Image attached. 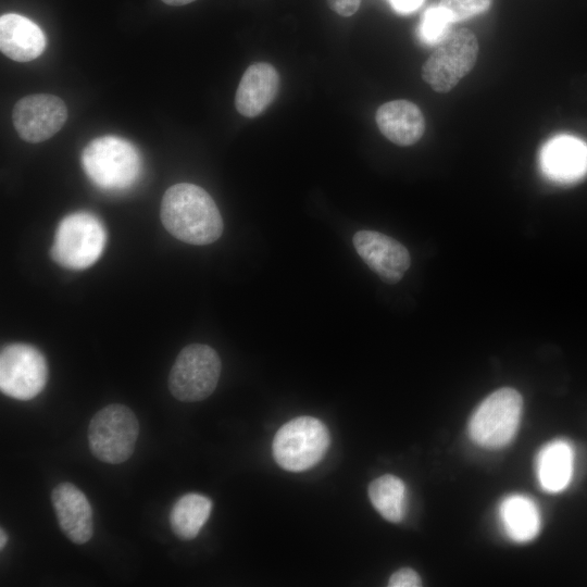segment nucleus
<instances>
[{"mask_svg": "<svg viewBox=\"0 0 587 587\" xmlns=\"http://www.w3.org/2000/svg\"><path fill=\"white\" fill-rule=\"evenodd\" d=\"M353 246L367 264L385 283L396 284L410 267L408 249L396 239L374 230H359Z\"/></svg>", "mask_w": 587, "mask_h": 587, "instance_id": "11", "label": "nucleus"}, {"mask_svg": "<svg viewBox=\"0 0 587 587\" xmlns=\"http://www.w3.org/2000/svg\"><path fill=\"white\" fill-rule=\"evenodd\" d=\"M82 166L99 188L121 190L132 186L138 178L141 159L137 149L124 138L102 136L84 148Z\"/></svg>", "mask_w": 587, "mask_h": 587, "instance_id": "2", "label": "nucleus"}, {"mask_svg": "<svg viewBox=\"0 0 587 587\" xmlns=\"http://www.w3.org/2000/svg\"><path fill=\"white\" fill-rule=\"evenodd\" d=\"M382 134L398 146H411L425 130V120L420 108L409 100H392L382 104L375 114Z\"/></svg>", "mask_w": 587, "mask_h": 587, "instance_id": "16", "label": "nucleus"}, {"mask_svg": "<svg viewBox=\"0 0 587 587\" xmlns=\"http://www.w3.org/2000/svg\"><path fill=\"white\" fill-rule=\"evenodd\" d=\"M327 3L334 12L348 17L358 11L361 0H327Z\"/></svg>", "mask_w": 587, "mask_h": 587, "instance_id": "24", "label": "nucleus"}, {"mask_svg": "<svg viewBox=\"0 0 587 587\" xmlns=\"http://www.w3.org/2000/svg\"><path fill=\"white\" fill-rule=\"evenodd\" d=\"M138 435L139 423L135 413L124 404L112 403L91 417L88 444L99 461L120 464L132 457Z\"/></svg>", "mask_w": 587, "mask_h": 587, "instance_id": "6", "label": "nucleus"}, {"mask_svg": "<svg viewBox=\"0 0 587 587\" xmlns=\"http://www.w3.org/2000/svg\"><path fill=\"white\" fill-rule=\"evenodd\" d=\"M476 36L466 28L450 33L422 66V77L437 92H448L474 67Z\"/></svg>", "mask_w": 587, "mask_h": 587, "instance_id": "8", "label": "nucleus"}, {"mask_svg": "<svg viewBox=\"0 0 587 587\" xmlns=\"http://www.w3.org/2000/svg\"><path fill=\"white\" fill-rule=\"evenodd\" d=\"M369 498L385 520L398 523L404 517L407 488L399 477L386 474L374 479L369 486Z\"/></svg>", "mask_w": 587, "mask_h": 587, "instance_id": "20", "label": "nucleus"}, {"mask_svg": "<svg viewBox=\"0 0 587 587\" xmlns=\"http://www.w3.org/2000/svg\"><path fill=\"white\" fill-rule=\"evenodd\" d=\"M390 7L400 14H409L421 7L424 0H387Z\"/></svg>", "mask_w": 587, "mask_h": 587, "instance_id": "25", "label": "nucleus"}, {"mask_svg": "<svg viewBox=\"0 0 587 587\" xmlns=\"http://www.w3.org/2000/svg\"><path fill=\"white\" fill-rule=\"evenodd\" d=\"M47 45L45 34L32 20L8 13L0 17V49L9 59L29 62L38 58Z\"/></svg>", "mask_w": 587, "mask_h": 587, "instance_id": "15", "label": "nucleus"}, {"mask_svg": "<svg viewBox=\"0 0 587 587\" xmlns=\"http://www.w3.org/2000/svg\"><path fill=\"white\" fill-rule=\"evenodd\" d=\"M221 370L220 357L213 348L191 344L178 353L168 375V389L183 402L204 400L216 388Z\"/></svg>", "mask_w": 587, "mask_h": 587, "instance_id": "7", "label": "nucleus"}, {"mask_svg": "<svg viewBox=\"0 0 587 587\" xmlns=\"http://www.w3.org/2000/svg\"><path fill=\"white\" fill-rule=\"evenodd\" d=\"M492 0H440L453 23L471 18L489 9Z\"/></svg>", "mask_w": 587, "mask_h": 587, "instance_id": "22", "label": "nucleus"}, {"mask_svg": "<svg viewBox=\"0 0 587 587\" xmlns=\"http://www.w3.org/2000/svg\"><path fill=\"white\" fill-rule=\"evenodd\" d=\"M451 21L448 12L440 5L426 9L419 25V37L427 45L440 43L450 34Z\"/></svg>", "mask_w": 587, "mask_h": 587, "instance_id": "21", "label": "nucleus"}, {"mask_svg": "<svg viewBox=\"0 0 587 587\" xmlns=\"http://www.w3.org/2000/svg\"><path fill=\"white\" fill-rule=\"evenodd\" d=\"M0 538H1L0 539V549H3L4 545L7 544V539H8L3 528L0 529Z\"/></svg>", "mask_w": 587, "mask_h": 587, "instance_id": "27", "label": "nucleus"}, {"mask_svg": "<svg viewBox=\"0 0 587 587\" xmlns=\"http://www.w3.org/2000/svg\"><path fill=\"white\" fill-rule=\"evenodd\" d=\"M212 511V501L200 494H186L173 505L170 513V525L173 533L182 540L193 539Z\"/></svg>", "mask_w": 587, "mask_h": 587, "instance_id": "19", "label": "nucleus"}, {"mask_svg": "<svg viewBox=\"0 0 587 587\" xmlns=\"http://www.w3.org/2000/svg\"><path fill=\"white\" fill-rule=\"evenodd\" d=\"M160 216L165 229L187 243L209 245L223 233V220L214 200L195 184L179 183L167 188Z\"/></svg>", "mask_w": 587, "mask_h": 587, "instance_id": "1", "label": "nucleus"}, {"mask_svg": "<svg viewBox=\"0 0 587 587\" xmlns=\"http://www.w3.org/2000/svg\"><path fill=\"white\" fill-rule=\"evenodd\" d=\"M328 447L326 425L312 416H299L277 430L273 440V455L284 470L302 472L316 465Z\"/></svg>", "mask_w": 587, "mask_h": 587, "instance_id": "5", "label": "nucleus"}, {"mask_svg": "<svg viewBox=\"0 0 587 587\" xmlns=\"http://www.w3.org/2000/svg\"><path fill=\"white\" fill-rule=\"evenodd\" d=\"M67 120L64 101L50 93H34L20 99L12 111L13 126L18 136L30 143L55 135Z\"/></svg>", "mask_w": 587, "mask_h": 587, "instance_id": "10", "label": "nucleus"}, {"mask_svg": "<svg viewBox=\"0 0 587 587\" xmlns=\"http://www.w3.org/2000/svg\"><path fill=\"white\" fill-rule=\"evenodd\" d=\"M523 401L513 388L491 392L474 410L469 421V435L476 445L499 449L515 436L522 415Z\"/></svg>", "mask_w": 587, "mask_h": 587, "instance_id": "4", "label": "nucleus"}, {"mask_svg": "<svg viewBox=\"0 0 587 587\" xmlns=\"http://www.w3.org/2000/svg\"><path fill=\"white\" fill-rule=\"evenodd\" d=\"M278 87L279 75L272 64L252 63L239 82L235 96L236 110L246 117L260 115L274 101Z\"/></svg>", "mask_w": 587, "mask_h": 587, "instance_id": "14", "label": "nucleus"}, {"mask_svg": "<svg viewBox=\"0 0 587 587\" xmlns=\"http://www.w3.org/2000/svg\"><path fill=\"white\" fill-rule=\"evenodd\" d=\"M390 587H419L422 586V579L419 574L409 567L396 571L389 578Z\"/></svg>", "mask_w": 587, "mask_h": 587, "instance_id": "23", "label": "nucleus"}, {"mask_svg": "<svg viewBox=\"0 0 587 587\" xmlns=\"http://www.w3.org/2000/svg\"><path fill=\"white\" fill-rule=\"evenodd\" d=\"M51 502L62 533L74 544L84 545L93 534L92 509L75 485L64 482L51 491Z\"/></svg>", "mask_w": 587, "mask_h": 587, "instance_id": "13", "label": "nucleus"}, {"mask_svg": "<svg viewBox=\"0 0 587 587\" xmlns=\"http://www.w3.org/2000/svg\"><path fill=\"white\" fill-rule=\"evenodd\" d=\"M162 1L168 5H185L195 0H162Z\"/></svg>", "mask_w": 587, "mask_h": 587, "instance_id": "26", "label": "nucleus"}, {"mask_svg": "<svg viewBox=\"0 0 587 587\" xmlns=\"http://www.w3.org/2000/svg\"><path fill=\"white\" fill-rule=\"evenodd\" d=\"M48 380L45 355L33 345L15 342L0 353V389L17 400H30L39 395Z\"/></svg>", "mask_w": 587, "mask_h": 587, "instance_id": "9", "label": "nucleus"}, {"mask_svg": "<svg viewBox=\"0 0 587 587\" xmlns=\"http://www.w3.org/2000/svg\"><path fill=\"white\" fill-rule=\"evenodd\" d=\"M499 516L507 536L516 542L533 540L540 529L536 503L523 495H510L499 507Z\"/></svg>", "mask_w": 587, "mask_h": 587, "instance_id": "18", "label": "nucleus"}, {"mask_svg": "<svg viewBox=\"0 0 587 587\" xmlns=\"http://www.w3.org/2000/svg\"><path fill=\"white\" fill-rule=\"evenodd\" d=\"M539 166L554 183H576L587 175V143L571 135L554 136L542 146Z\"/></svg>", "mask_w": 587, "mask_h": 587, "instance_id": "12", "label": "nucleus"}, {"mask_svg": "<svg viewBox=\"0 0 587 587\" xmlns=\"http://www.w3.org/2000/svg\"><path fill=\"white\" fill-rule=\"evenodd\" d=\"M573 448L567 441L555 439L546 444L536 458L540 487L551 494L566 488L573 474Z\"/></svg>", "mask_w": 587, "mask_h": 587, "instance_id": "17", "label": "nucleus"}, {"mask_svg": "<svg viewBox=\"0 0 587 587\" xmlns=\"http://www.w3.org/2000/svg\"><path fill=\"white\" fill-rule=\"evenodd\" d=\"M107 230L92 213L78 211L59 223L50 249L52 260L70 270H85L102 254Z\"/></svg>", "mask_w": 587, "mask_h": 587, "instance_id": "3", "label": "nucleus"}]
</instances>
